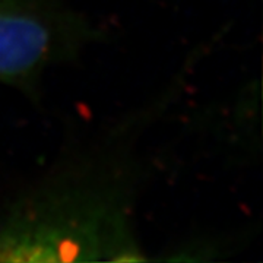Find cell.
I'll list each match as a JSON object with an SVG mask.
<instances>
[{"label":"cell","mask_w":263,"mask_h":263,"mask_svg":"<svg viewBox=\"0 0 263 263\" xmlns=\"http://www.w3.org/2000/svg\"><path fill=\"white\" fill-rule=\"evenodd\" d=\"M123 216L100 203L38 202L0 224V262L142 260Z\"/></svg>","instance_id":"obj_1"},{"label":"cell","mask_w":263,"mask_h":263,"mask_svg":"<svg viewBox=\"0 0 263 263\" xmlns=\"http://www.w3.org/2000/svg\"><path fill=\"white\" fill-rule=\"evenodd\" d=\"M56 44V29L38 8L27 0H0V84L35 75Z\"/></svg>","instance_id":"obj_2"}]
</instances>
